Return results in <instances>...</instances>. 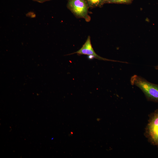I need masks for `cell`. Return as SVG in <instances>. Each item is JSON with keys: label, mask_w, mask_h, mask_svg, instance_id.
<instances>
[{"label": "cell", "mask_w": 158, "mask_h": 158, "mask_svg": "<svg viewBox=\"0 0 158 158\" xmlns=\"http://www.w3.org/2000/svg\"><path fill=\"white\" fill-rule=\"evenodd\" d=\"M131 85L139 87L149 101L158 102V84L151 83L145 78L136 75L130 78Z\"/></svg>", "instance_id": "6da1fadb"}, {"label": "cell", "mask_w": 158, "mask_h": 158, "mask_svg": "<svg viewBox=\"0 0 158 158\" xmlns=\"http://www.w3.org/2000/svg\"><path fill=\"white\" fill-rule=\"evenodd\" d=\"M67 6L76 17L84 19L87 22L90 20L89 8L85 0H68Z\"/></svg>", "instance_id": "7a4b0ae2"}, {"label": "cell", "mask_w": 158, "mask_h": 158, "mask_svg": "<svg viewBox=\"0 0 158 158\" xmlns=\"http://www.w3.org/2000/svg\"><path fill=\"white\" fill-rule=\"evenodd\" d=\"M150 141L158 148V110L151 115L146 128Z\"/></svg>", "instance_id": "3957f363"}, {"label": "cell", "mask_w": 158, "mask_h": 158, "mask_svg": "<svg viewBox=\"0 0 158 158\" xmlns=\"http://www.w3.org/2000/svg\"><path fill=\"white\" fill-rule=\"evenodd\" d=\"M76 54L78 55H84L88 56L89 58H95L98 60L107 61H111L118 62L124 63H128L126 62L122 61L115 60H112L102 57L97 54L95 51L92 47L90 39V37L88 36L85 42L82 47L78 51L69 55Z\"/></svg>", "instance_id": "277c9868"}, {"label": "cell", "mask_w": 158, "mask_h": 158, "mask_svg": "<svg viewBox=\"0 0 158 158\" xmlns=\"http://www.w3.org/2000/svg\"><path fill=\"white\" fill-rule=\"evenodd\" d=\"M106 0H85L89 8L102 7L105 4Z\"/></svg>", "instance_id": "5b68a950"}, {"label": "cell", "mask_w": 158, "mask_h": 158, "mask_svg": "<svg viewBox=\"0 0 158 158\" xmlns=\"http://www.w3.org/2000/svg\"><path fill=\"white\" fill-rule=\"evenodd\" d=\"M133 0H106L105 4H131Z\"/></svg>", "instance_id": "8992f818"}, {"label": "cell", "mask_w": 158, "mask_h": 158, "mask_svg": "<svg viewBox=\"0 0 158 158\" xmlns=\"http://www.w3.org/2000/svg\"><path fill=\"white\" fill-rule=\"evenodd\" d=\"M34 1H37V2L42 3L46 1H49L50 0H32Z\"/></svg>", "instance_id": "52a82bcc"}, {"label": "cell", "mask_w": 158, "mask_h": 158, "mask_svg": "<svg viewBox=\"0 0 158 158\" xmlns=\"http://www.w3.org/2000/svg\"><path fill=\"white\" fill-rule=\"evenodd\" d=\"M156 70H158V64L157 65L154 66Z\"/></svg>", "instance_id": "ba28073f"}]
</instances>
